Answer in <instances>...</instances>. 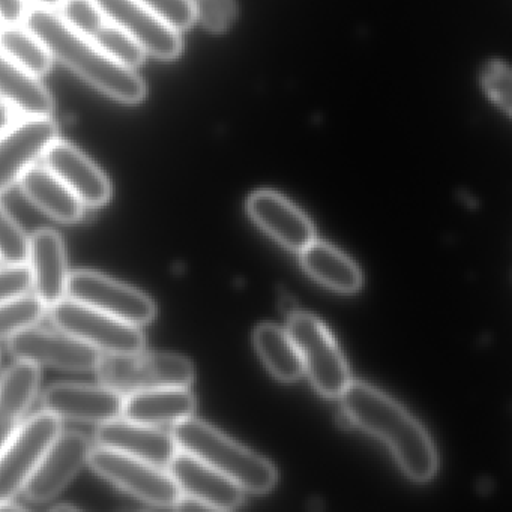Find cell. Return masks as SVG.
Returning a JSON list of instances; mask_svg holds the SVG:
<instances>
[{
  "label": "cell",
  "instance_id": "6da1fadb",
  "mask_svg": "<svg viewBox=\"0 0 512 512\" xmlns=\"http://www.w3.org/2000/svg\"><path fill=\"white\" fill-rule=\"evenodd\" d=\"M23 25L46 44L55 62L73 71L101 94L127 106L145 101L148 86L137 70L113 61L92 38L71 29L58 11L29 8Z\"/></svg>",
  "mask_w": 512,
  "mask_h": 512
},
{
  "label": "cell",
  "instance_id": "7a4b0ae2",
  "mask_svg": "<svg viewBox=\"0 0 512 512\" xmlns=\"http://www.w3.org/2000/svg\"><path fill=\"white\" fill-rule=\"evenodd\" d=\"M341 400L347 418L382 439L409 478L427 482L436 475L439 458L433 440L398 401L364 382H350Z\"/></svg>",
  "mask_w": 512,
  "mask_h": 512
},
{
  "label": "cell",
  "instance_id": "3957f363",
  "mask_svg": "<svg viewBox=\"0 0 512 512\" xmlns=\"http://www.w3.org/2000/svg\"><path fill=\"white\" fill-rule=\"evenodd\" d=\"M170 433L181 451L220 470L244 491L266 493L277 482V470L271 461L239 445L208 422L191 416L173 425Z\"/></svg>",
  "mask_w": 512,
  "mask_h": 512
},
{
  "label": "cell",
  "instance_id": "277c9868",
  "mask_svg": "<svg viewBox=\"0 0 512 512\" xmlns=\"http://www.w3.org/2000/svg\"><path fill=\"white\" fill-rule=\"evenodd\" d=\"M95 374L104 386L127 397L154 389L190 388L196 370L185 356L142 350L131 355H101Z\"/></svg>",
  "mask_w": 512,
  "mask_h": 512
},
{
  "label": "cell",
  "instance_id": "5b68a950",
  "mask_svg": "<svg viewBox=\"0 0 512 512\" xmlns=\"http://www.w3.org/2000/svg\"><path fill=\"white\" fill-rule=\"evenodd\" d=\"M47 311L55 328L79 338L101 355H131L145 350L146 338L140 326L116 319L68 296Z\"/></svg>",
  "mask_w": 512,
  "mask_h": 512
},
{
  "label": "cell",
  "instance_id": "8992f818",
  "mask_svg": "<svg viewBox=\"0 0 512 512\" xmlns=\"http://www.w3.org/2000/svg\"><path fill=\"white\" fill-rule=\"evenodd\" d=\"M88 466L100 478L145 505L175 508L182 500L181 490L169 470L148 461L97 446L92 448Z\"/></svg>",
  "mask_w": 512,
  "mask_h": 512
},
{
  "label": "cell",
  "instance_id": "52a82bcc",
  "mask_svg": "<svg viewBox=\"0 0 512 512\" xmlns=\"http://www.w3.org/2000/svg\"><path fill=\"white\" fill-rule=\"evenodd\" d=\"M287 332L316 391L323 397H341L352 382L349 365L322 320L313 314H292Z\"/></svg>",
  "mask_w": 512,
  "mask_h": 512
},
{
  "label": "cell",
  "instance_id": "ba28073f",
  "mask_svg": "<svg viewBox=\"0 0 512 512\" xmlns=\"http://www.w3.org/2000/svg\"><path fill=\"white\" fill-rule=\"evenodd\" d=\"M62 431V421L52 413H35L25 419L0 449V502L22 493L43 455Z\"/></svg>",
  "mask_w": 512,
  "mask_h": 512
},
{
  "label": "cell",
  "instance_id": "9c48e42d",
  "mask_svg": "<svg viewBox=\"0 0 512 512\" xmlns=\"http://www.w3.org/2000/svg\"><path fill=\"white\" fill-rule=\"evenodd\" d=\"M67 296L140 328L154 322L157 316V304L151 296L91 269L71 272Z\"/></svg>",
  "mask_w": 512,
  "mask_h": 512
},
{
  "label": "cell",
  "instance_id": "30bf717a",
  "mask_svg": "<svg viewBox=\"0 0 512 512\" xmlns=\"http://www.w3.org/2000/svg\"><path fill=\"white\" fill-rule=\"evenodd\" d=\"M8 352L16 361L68 373L95 371L101 353L62 329L29 326L8 338Z\"/></svg>",
  "mask_w": 512,
  "mask_h": 512
},
{
  "label": "cell",
  "instance_id": "8fae6325",
  "mask_svg": "<svg viewBox=\"0 0 512 512\" xmlns=\"http://www.w3.org/2000/svg\"><path fill=\"white\" fill-rule=\"evenodd\" d=\"M58 139L59 125L53 115L20 116L0 134V194L19 184L26 170Z\"/></svg>",
  "mask_w": 512,
  "mask_h": 512
},
{
  "label": "cell",
  "instance_id": "7c38bea8",
  "mask_svg": "<svg viewBox=\"0 0 512 512\" xmlns=\"http://www.w3.org/2000/svg\"><path fill=\"white\" fill-rule=\"evenodd\" d=\"M91 452V440L85 434L62 430L41 458L22 493L32 503L50 502L88 466Z\"/></svg>",
  "mask_w": 512,
  "mask_h": 512
},
{
  "label": "cell",
  "instance_id": "4fadbf2b",
  "mask_svg": "<svg viewBox=\"0 0 512 512\" xmlns=\"http://www.w3.org/2000/svg\"><path fill=\"white\" fill-rule=\"evenodd\" d=\"M104 19L131 35L146 55L173 61L184 50L181 32L139 0H95Z\"/></svg>",
  "mask_w": 512,
  "mask_h": 512
},
{
  "label": "cell",
  "instance_id": "5bb4252c",
  "mask_svg": "<svg viewBox=\"0 0 512 512\" xmlns=\"http://www.w3.org/2000/svg\"><path fill=\"white\" fill-rule=\"evenodd\" d=\"M124 400V395L103 383H55L41 395V407L61 421L101 425L122 416Z\"/></svg>",
  "mask_w": 512,
  "mask_h": 512
},
{
  "label": "cell",
  "instance_id": "9a60e30c",
  "mask_svg": "<svg viewBox=\"0 0 512 512\" xmlns=\"http://www.w3.org/2000/svg\"><path fill=\"white\" fill-rule=\"evenodd\" d=\"M167 470L182 497L196 505L227 511L244 503V490L235 481L188 452L179 449Z\"/></svg>",
  "mask_w": 512,
  "mask_h": 512
},
{
  "label": "cell",
  "instance_id": "2e32d148",
  "mask_svg": "<svg viewBox=\"0 0 512 512\" xmlns=\"http://www.w3.org/2000/svg\"><path fill=\"white\" fill-rule=\"evenodd\" d=\"M43 158L44 166L76 194L85 208H103L112 200L109 176L73 143L55 140Z\"/></svg>",
  "mask_w": 512,
  "mask_h": 512
},
{
  "label": "cell",
  "instance_id": "e0dca14e",
  "mask_svg": "<svg viewBox=\"0 0 512 512\" xmlns=\"http://www.w3.org/2000/svg\"><path fill=\"white\" fill-rule=\"evenodd\" d=\"M95 443L101 448L148 461L163 469L169 467L179 451L172 433L160 427L130 421L124 416L98 425Z\"/></svg>",
  "mask_w": 512,
  "mask_h": 512
},
{
  "label": "cell",
  "instance_id": "ac0fdd59",
  "mask_svg": "<svg viewBox=\"0 0 512 512\" xmlns=\"http://www.w3.org/2000/svg\"><path fill=\"white\" fill-rule=\"evenodd\" d=\"M247 209L254 223L287 250L301 253L314 241L316 232L310 218L275 191L260 190L251 194Z\"/></svg>",
  "mask_w": 512,
  "mask_h": 512
},
{
  "label": "cell",
  "instance_id": "d6986e66",
  "mask_svg": "<svg viewBox=\"0 0 512 512\" xmlns=\"http://www.w3.org/2000/svg\"><path fill=\"white\" fill-rule=\"evenodd\" d=\"M28 268L32 292L47 310L67 298L71 271L64 239L56 230L41 229L29 236Z\"/></svg>",
  "mask_w": 512,
  "mask_h": 512
},
{
  "label": "cell",
  "instance_id": "ffe728a7",
  "mask_svg": "<svg viewBox=\"0 0 512 512\" xmlns=\"http://www.w3.org/2000/svg\"><path fill=\"white\" fill-rule=\"evenodd\" d=\"M23 196L52 220L67 226L85 218V205L76 194L46 166H32L19 181Z\"/></svg>",
  "mask_w": 512,
  "mask_h": 512
},
{
  "label": "cell",
  "instance_id": "44dd1931",
  "mask_svg": "<svg viewBox=\"0 0 512 512\" xmlns=\"http://www.w3.org/2000/svg\"><path fill=\"white\" fill-rule=\"evenodd\" d=\"M196 397L190 388L154 389L127 395L122 416L151 427H173L196 412Z\"/></svg>",
  "mask_w": 512,
  "mask_h": 512
},
{
  "label": "cell",
  "instance_id": "7402d4cb",
  "mask_svg": "<svg viewBox=\"0 0 512 512\" xmlns=\"http://www.w3.org/2000/svg\"><path fill=\"white\" fill-rule=\"evenodd\" d=\"M40 367L16 361L0 377V449L25 421L40 391Z\"/></svg>",
  "mask_w": 512,
  "mask_h": 512
},
{
  "label": "cell",
  "instance_id": "603a6c76",
  "mask_svg": "<svg viewBox=\"0 0 512 512\" xmlns=\"http://www.w3.org/2000/svg\"><path fill=\"white\" fill-rule=\"evenodd\" d=\"M301 262L308 275L335 292L355 293L361 289V269L328 242L314 239L301 251Z\"/></svg>",
  "mask_w": 512,
  "mask_h": 512
},
{
  "label": "cell",
  "instance_id": "cb8c5ba5",
  "mask_svg": "<svg viewBox=\"0 0 512 512\" xmlns=\"http://www.w3.org/2000/svg\"><path fill=\"white\" fill-rule=\"evenodd\" d=\"M0 98L22 116L53 115L55 98L41 79L29 76L0 52Z\"/></svg>",
  "mask_w": 512,
  "mask_h": 512
},
{
  "label": "cell",
  "instance_id": "d4e9b609",
  "mask_svg": "<svg viewBox=\"0 0 512 512\" xmlns=\"http://www.w3.org/2000/svg\"><path fill=\"white\" fill-rule=\"evenodd\" d=\"M254 346L268 370L281 382H295L301 377V355L289 332L280 326L260 325L254 332Z\"/></svg>",
  "mask_w": 512,
  "mask_h": 512
},
{
  "label": "cell",
  "instance_id": "484cf974",
  "mask_svg": "<svg viewBox=\"0 0 512 512\" xmlns=\"http://www.w3.org/2000/svg\"><path fill=\"white\" fill-rule=\"evenodd\" d=\"M0 52L29 76H46L55 64L46 44L25 25H8L0 28Z\"/></svg>",
  "mask_w": 512,
  "mask_h": 512
},
{
  "label": "cell",
  "instance_id": "4316f807",
  "mask_svg": "<svg viewBox=\"0 0 512 512\" xmlns=\"http://www.w3.org/2000/svg\"><path fill=\"white\" fill-rule=\"evenodd\" d=\"M46 313V305L31 292L0 301V340L38 325Z\"/></svg>",
  "mask_w": 512,
  "mask_h": 512
},
{
  "label": "cell",
  "instance_id": "83f0119b",
  "mask_svg": "<svg viewBox=\"0 0 512 512\" xmlns=\"http://www.w3.org/2000/svg\"><path fill=\"white\" fill-rule=\"evenodd\" d=\"M92 40L113 61L131 70H137L145 62L146 53L142 46L124 29L107 20Z\"/></svg>",
  "mask_w": 512,
  "mask_h": 512
},
{
  "label": "cell",
  "instance_id": "f1b7e54d",
  "mask_svg": "<svg viewBox=\"0 0 512 512\" xmlns=\"http://www.w3.org/2000/svg\"><path fill=\"white\" fill-rule=\"evenodd\" d=\"M29 236L0 203V263L7 266L28 265Z\"/></svg>",
  "mask_w": 512,
  "mask_h": 512
},
{
  "label": "cell",
  "instance_id": "f546056e",
  "mask_svg": "<svg viewBox=\"0 0 512 512\" xmlns=\"http://www.w3.org/2000/svg\"><path fill=\"white\" fill-rule=\"evenodd\" d=\"M58 10L61 19L71 29L88 38H94L106 23L95 0H62Z\"/></svg>",
  "mask_w": 512,
  "mask_h": 512
},
{
  "label": "cell",
  "instance_id": "4dcf8cb0",
  "mask_svg": "<svg viewBox=\"0 0 512 512\" xmlns=\"http://www.w3.org/2000/svg\"><path fill=\"white\" fill-rule=\"evenodd\" d=\"M481 83L491 103L506 116H511V70L508 65L503 61L488 62L482 71Z\"/></svg>",
  "mask_w": 512,
  "mask_h": 512
},
{
  "label": "cell",
  "instance_id": "1f68e13d",
  "mask_svg": "<svg viewBox=\"0 0 512 512\" xmlns=\"http://www.w3.org/2000/svg\"><path fill=\"white\" fill-rule=\"evenodd\" d=\"M191 5L196 22L211 34H224L235 22V0H191Z\"/></svg>",
  "mask_w": 512,
  "mask_h": 512
},
{
  "label": "cell",
  "instance_id": "d6a6232c",
  "mask_svg": "<svg viewBox=\"0 0 512 512\" xmlns=\"http://www.w3.org/2000/svg\"><path fill=\"white\" fill-rule=\"evenodd\" d=\"M139 2L179 32L187 31L196 23L191 0H139Z\"/></svg>",
  "mask_w": 512,
  "mask_h": 512
},
{
  "label": "cell",
  "instance_id": "836d02e7",
  "mask_svg": "<svg viewBox=\"0 0 512 512\" xmlns=\"http://www.w3.org/2000/svg\"><path fill=\"white\" fill-rule=\"evenodd\" d=\"M32 292L28 265L0 266V301Z\"/></svg>",
  "mask_w": 512,
  "mask_h": 512
},
{
  "label": "cell",
  "instance_id": "e575fe53",
  "mask_svg": "<svg viewBox=\"0 0 512 512\" xmlns=\"http://www.w3.org/2000/svg\"><path fill=\"white\" fill-rule=\"evenodd\" d=\"M28 11L26 0H0V23L4 26L23 25Z\"/></svg>",
  "mask_w": 512,
  "mask_h": 512
},
{
  "label": "cell",
  "instance_id": "d590c367",
  "mask_svg": "<svg viewBox=\"0 0 512 512\" xmlns=\"http://www.w3.org/2000/svg\"><path fill=\"white\" fill-rule=\"evenodd\" d=\"M20 116L22 115L8 101L0 98V134L7 131Z\"/></svg>",
  "mask_w": 512,
  "mask_h": 512
},
{
  "label": "cell",
  "instance_id": "8d00e7d4",
  "mask_svg": "<svg viewBox=\"0 0 512 512\" xmlns=\"http://www.w3.org/2000/svg\"><path fill=\"white\" fill-rule=\"evenodd\" d=\"M35 7L50 8V10H58L59 5L62 4V0H32Z\"/></svg>",
  "mask_w": 512,
  "mask_h": 512
},
{
  "label": "cell",
  "instance_id": "74e56055",
  "mask_svg": "<svg viewBox=\"0 0 512 512\" xmlns=\"http://www.w3.org/2000/svg\"><path fill=\"white\" fill-rule=\"evenodd\" d=\"M53 509H61V511H64V509H71V511H77L79 508H77L76 505H58Z\"/></svg>",
  "mask_w": 512,
  "mask_h": 512
},
{
  "label": "cell",
  "instance_id": "f35d334b",
  "mask_svg": "<svg viewBox=\"0 0 512 512\" xmlns=\"http://www.w3.org/2000/svg\"><path fill=\"white\" fill-rule=\"evenodd\" d=\"M0 266H2V263H0Z\"/></svg>",
  "mask_w": 512,
  "mask_h": 512
}]
</instances>
